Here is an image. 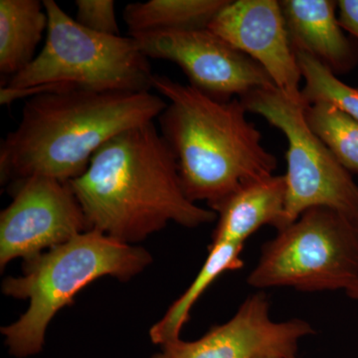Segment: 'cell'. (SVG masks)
Returning <instances> with one entry per match:
<instances>
[{"label": "cell", "mask_w": 358, "mask_h": 358, "mask_svg": "<svg viewBox=\"0 0 358 358\" xmlns=\"http://www.w3.org/2000/svg\"><path fill=\"white\" fill-rule=\"evenodd\" d=\"M166 106L152 92L62 89L30 96L0 145L1 182L35 176L69 182L110 138L155 122Z\"/></svg>", "instance_id": "2"}, {"label": "cell", "mask_w": 358, "mask_h": 358, "mask_svg": "<svg viewBox=\"0 0 358 358\" xmlns=\"http://www.w3.org/2000/svg\"><path fill=\"white\" fill-rule=\"evenodd\" d=\"M243 249L244 244L212 242L208 256L194 281L150 329L152 343L164 345L180 339L182 327L189 320L190 310L212 282L224 273L243 267Z\"/></svg>", "instance_id": "15"}, {"label": "cell", "mask_w": 358, "mask_h": 358, "mask_svg": "<svg viewBox=\"0 0 358 358\" xmlns=\"http://www.w3.org/2000/svg\"><path fill=\"white\" fill-rule=\"evenodd\" d=\"M212 210L217 214L212 242L245 244L264 226L282 230L289 225L285 176H273L245 186Z\"/></svg>", "instance_id": "13"}, {"label": "cell", "mask_w": 358, "mask_h": 358, "mask_svg": "<svg viewBox=\"0 0 358 358\" xmlns=\"http://www.w3.org/2000/svg\"><path fill=\"white\" fill-rule=\"evenodd\" d=\"M248 113L261 115L288 141L286 215L288 224L313 207H327L358 223V186L306 120L308 105L277 87L239 98Z\"/></svg>", "instance_id": "7"}, {"label": "cell", "mask_w": 358, "mask_h": 358, "mask_svg": "<svg viewBox=\"0 0 358 358\" xmlns=\"http://www.w3.org/2000/svg\"><path fill=\"white\" fill-rule=\"evenodd\" d=\"M357 277L358 223L334 209L313 207L263 245L247 282L258 289L345 292Z\"/></svg>", "instance_id": "6"}, {"label": "cell", "mask_w": 358, "mask_h": 358, "mask_svg": "<svg viewBox=\"0 0 358 358\" xmlns=\"http://www.w3.org/2000/svg\"><path fill=\"white\" fill-rule=\"evenodd\" d=\"M338 16L343 30L358 39V0H339Z\"/></svg>", "instance_id": "20"}, {"label": "cell", "mask_w": 358, "mask_h": 358, "mask_svg": "<svg viewBox=\"0 0 358 358\" xmlns=\"http://www.w3.org/2000/svg\"><path fill=\"white\" fill-rule=\"evenodd\" d=\"M152 262L150 252L88 230L23 262L20 277L2 281V293L29 306L13 324L1 327L10 355L24 358L43 350L47 327L59 310L96 279L113 277L128 282Z\"/></svg>", "instance_id": "4"}, {"label": "cell", "mask_w": 358, "mask_h": 358, "mask_svg": "<svg viewBox=\"0 0 358 358\" xmlns=\"http://www.w3.org/2000/svg\"><path fill=\"white\" fill-rule=\"evenodd\" d=\"M306 120L339 164L358 174V121L327 103L308 106Z\"/></svg>", "instance_id": "17"}, {"label": "cell", "mask_w": 358, "mask_h": 358, "mask_svg": "<svg viewBox=\"0 0 358 358\" xmlns=\"http://www.w3.org/2000/svg\"><path fill=\"white\" fill-rule=\"evenodd\" d=\"M76 20L86 29L99 34L120 36L113 0H76Z\"/></svg>", "instance_id": "19"}, {"label": "cell", "mask_w": 358, "mask_h": 358, "mask_svg": "<svg viewBox=\"0 0 358 358\" xmlns=\"http://www.w3.org/2000/svg\"><path fill=\"white\" fill-rule=\"evenodd\" d=\"M207 28L258 63L285 95L301 99L303 78L280 1L229 0Z\"/></svg>", "instance_id": "11"}, {"label": "cell", "mask_w": 358, "mask_h": 358, "mask_svg": "<svg viewBox=\"0 0 358 358\" xmlns=\"http://www.w3.org/2000/svg\"><path fill=\"white\" fill-rule=\"evenodd\" d=\"M258 358H280V357H271V355H268V357H258Z\"/></svg>", "instance_id": "22"}, {"label": "cell", "mask_w": 358, "mask_h": 358, "mask_svg": "<svg viewBox=\"0 0 358 358\" xmlns=\"http://www.w3.org/2000/svg\"><path fill=\"white\" fill-rule=\"evenodd\" d=\"M294 51L310 54L338 76L355 68L358 50L346 36L334 0H282Z\"/></svg>", "instance_id": "12"}, {"label": "cell", "mask_w": 358, "mask_h": 358, "mask_svg": "<svg viewBox=\"0 0 358 358\" xmlns=\"http://www.w3.org/2000/svg\"><path fill=\"white\" fill-rule=\"evenodd\" d=\"M264 293L252 294L228 322L212 327L202 338L162 345L150 358H296L301 339L315 334L306 320L275 322Z\"/></svg>", "instance_id": "10"}, {"label": "cell", "mask_w": 358, "mask_h": 358, "mask_svg": "<svg viewBox=\"0 0 358 358\" xmlns=\"http://www.w3.org/2000/svg\"><path fill=\"white\" fill-rule=\"evenodd\" d=\"M303 86L301 98L306 105L327 103L358 121V88L339 80L329 68L303 51H294Z\"/></svg>", "instance_id": "18"}, {"label": "cell", "mask_w": 358, "mask_h": 358, "mask_svg": "<svg viewBox=\"0 0 358 358\" xmlns=\"http://www.w3.org/2000/svg\"><path fill=\"white\" fill-rule=\"evenodd\" d=\"M229 0H148L124 7L129 35L207 28Z\"/></svg>", "instance_id": "16"}, {"label": "cell", "mask_w": 358, "mask_h": 358, "mask_svg": "<svg viewBox=\"0 0 358 358\" xmlns=\"http://www.w3.org/2000/svg\"><path fill=\"white\" fill-rule=\"evenodd\" d=\"M13 199L0 213V268L31 260L90 230L70 182L30 176L15 181Z\"/></svg>", "instance_id": "8"}, {"label": "cell", "mask_w": 358, "mask_h": 358, "mask_svg": "<svg viewBox=\"0 0 358 358\" xmlns=\"http://www.w3.org/2000/svg\"><path fill=\"white\" fill-rule=\"evenodd\" d=\"M148 59L176 63L190 86L219 101H230L258 89L275 87L268 73L208 28L129 35Z\"/></svg>", "instance_id": "9"}, {"label": "cell", "mask_w": 358, "mask_h": 358, "mask_svg": "<svg viewBox=\"0 0 358 358\" xmlns=\"http://www.w3.org/2000/svg\"><path fill=\"white\" fill-rule=\"evenodd\" d=\"M69 182L90 230L122 243H140L171 222L197 228L217 220L185 194L178 162L155 122L110 138Z\"/></svg>", "instance_id": "1"}, {"label": "cell", "mask_w": 358, "mask_h": 358, "mask_svg": "<svg viewBox=\"0 0 358 358\" xmlns=\"http://www.w3.org/2000/svg\"><path fill=\"white\" fill-rule=\"evenodd\" d=\"M152 89L169 101L157 117L178 162L188 199L213 209L245 186L275 176L277 157L240 99L219 101L189 84L155 74Z\"/></svg>", "instance_id": "3"}, {"label": "cell", "mask_w": 358, "mask_h": 358, "mask_svg": "<svg viewBox=\"0 0 358 358\" xmlns=\"http://www.w3.org/2000/svg\"><path fill=\"white\" fill-rule=\"evenodd\" d=\"M48 29L43 49L2 88L42 87L91 91L150 92V59L133 37L99 34L73 20L54 0H44Z\"/></svg>", "instance_id": "5"}, {"label": "cell", "mask_w": 358, "mask_h": 358, "mask_svg": "<svg viewBox=\"0 0 358 358\" xmlns=\"http://www.w3.org/2000/svg\"><path fill=\"white\" fill-rule=\"evenodd\" d=\"M48 15L38 0H0V72L9 79L34 60Z\"/></svg>", "instance_id": "14"}, {"label": "cell", "mask_w": 358, "mask_h": 358, "mask_svg": "<svg viewBox=\"0 0 358 358\" xmlns=\"http://www.w3.org/2000/svg\"><path fill=\"white\" fill-rule=\"evenodd\" d=\"M346 296H350L352 300L357 301L358 303V277L357 279L353 282L352 286L345 291Z\"/></svg>", "instance_id": "21"}]
</instances>
